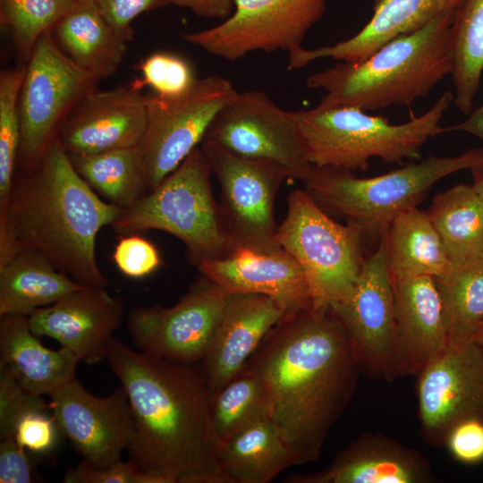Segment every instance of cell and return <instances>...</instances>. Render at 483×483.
Returning <instances> with one entry per match:
<instances>
[{"label": "cell", "instance_id": "49", "mask_svg": "<svg viewBox=\"0 0 483 483\" xmlns=\"http://www.w3.org/2000/svg\"><path fill=\"white\" fill-rule=\"evenodd\" d=\"M481 259L483 260V254H482V256H481Z\"/></svg>", "mask_w": 483, "mask_h": 483}, {"label": "cell", "instance_id": "33", "mask_svg": "<svg viewBox=\"0 0 483 483\" xmlns=\"http://www.w3.org/2000/svg\"><path fill=\"white\" fill-rule=\"evenodd\" d=\"M209 409L218 448L247 427L270 419V402L264 382L247 367L212 393Z\"/></svg>", "mask_w": 483, "mask_h": 483}, {"label": "cell", "instance_id": "32", "mask_svg": "<svg viewBox=\"0 0 483 483\" xmlns=\"http://www.w3.org/2000/svg\"><path fill=\"white\" fill-rule=\"evenodd\" d=\"M450 33L453 101L469 114L483 72V0H464L454 12Z\"/></svg>", "mask_w": 483, "mask_h": 483}, {"label": "cell", "instance_id": "14", "mask_svg": "<svg viewBox=\"0 0 483 483\" xmlns=\"http://www.w3.org/2000/svg\"><path fill=\"white\" fill-rule=\"evenodd\" d=\"M203 140L242 157L277 165L290 180L302 182L313 168L291 111L260 90L237 91L216 114Z\"/></svg>", "mask_w": 483, "mask_h": 483}, {"label": "cell", "instance_id": "25", "mask_svg": "<svg viewBox=\"0 0 483 483\" xmlns=\"http://www.w3.org/2000/svg\"><path fill=\"white\" fill-rule=\"evenodd\" d=\"M79 359L66 348L44 346L28 316L4 315L0 320V366L30 393L48 396L75 376Z\"/></svg>", "mask_w": 483, "mask_h": 483}, {"label": "cell", "instance_id": "11", "mask_svg": "<svg viewBox=\"0 0 483 483\" xmlns=\"http://www.w3.org/2000/svg\"><path fill=\"white\" fill-rule=\"evenodd\" d=\"M200 148L221 187L219 206L232 251L281 250L274 204L281 184L290 180L288 173L277 165L240 157L208 140H202Z\"/></svg>", "mask_w": 483, "mask_h": 483}, {"label": "cell", "instance_id": "19", "mask_svg": "<svg viewBox=\"0 0 483 483\" xmlns=\"http://www.w3.org/2000/svg\"><path fill=\"white\" fill-rule=\"evenodd\" d=\"M123 316L121 301L105 287L84 286L34 310L28 318L35 335L55 339L80 361L92 365L106 359Z\"/></svg>", "mask_w": 483, "mask_h": 483}, {"label": "cell", "instance_id": "20", "mask_svg": "<svg viewBox=\"0 0 483 483\" xmlns=\"http://www.w3.org/2000/svg\"><path fill=\"white\" fill-rule=\"evenodd\" d=\"M197 268L228 293H256L272 298L284 316L312 307L305 274L283 248L273 252L237 249Z\"/></svg>", "mask_w": 483, "mask_h": 483}, {"label": "cell", "instance_id": "15", "mask_svg": "<svg viewBox=\"0 0 483 483\" xmlns=\"http://www.w3.org/2000/svg\"><path fill=\"white\" fill-rule=\"evenodd\" d=\"M228 292L204 275L174 306L138 307L128 316L139 350L181 363L200 361L223 316Z\"/></svg>", "mask_w": 483, "mask_h": 483}, {"label": "cell", "instance_id": "5", "mask_svg": "<svg viewBox=\"0 0 483 483\" xmlns=\"http://www.w3.org/2000/svg\"><path fill=\"white\" fill-rule=\"evenodd\" d=\"M453 100V93L447 90L424 114L401 124L354 106L291 113L313 166L364 171L373 157L387 164L419 160L425 142L445 132L440 122Z\"/></svg>", "mask_w": 483, "mask_h": 483}, {"label": "cell", "instance_id": "17", "mask_svg": "<svg viewBox=\"0 0 483 483\" xmlns=\"http://www.w3.org/2000/svg\"><path fill=\"white\" fill-rule=\"evenodd\" d=\"M49 397V408L60 433L70 440L82 461L96 469L121 461L133 432L128 398L122 386L98 397L89 393L74 376Z\"/></svg>", "mask_w": 483, "mask_h": 483}, {"label": "cell", "instance_id": "27", "mask_svg": "<svg viewBox=\"0 0 483 483\" xmlns=\"http://www.w3.org/2000/svg\"><path fill=\"white\" fill-rule=\"evenodd\" d=\"M384 236L393 280L422 275L445 280L456 268L428 212L417 207L396 216Z\"/></svg>", "mask_w": 483, "mask_h": 483}, {"label": "cell", "instance_id": "12", "mask_svg": "<svg viewBox=\"0 0 483 483\" xmlns=\"http://www.w3.org/2000/svg\"><path fill=\"white\" fill-rule=\"evenodd\" d=\"M330 309L348 335L360 371L386 381L401 376L394 292L384 234L377 250L364 259L350 294Z\"/></svg>", "mask_w": 483, "mask_h": 483}, {"label": "cell", "instance_id": "39", "mask_svg": "<svg viewBox=\"0 0 483 483\" xmlns=\"http://www.w3.org/2000/svg\"><path fill=\"white\" fill-rule=\"evenodd\" d=\"M118 270L130 278H143L155 272L162 264L157 247L136 233L123 235L112 254Z\"/></svg>", "mask_w": 483, "mask_h": 483}, {"label": "cell", "instance_id": "28", "mask_svg": "<svg viewBox=\"0 0 483 483\" xmlns=\"http://www.w3.org/2000/svg\"><path fill=\"white\" fill-rule=\"evenodd\" d=\"M218 461L229 483H268L285 469L299 465L271 419L247 427L222 444Z\"/></svg>", "mask_w": 483, "mask_h": 483}, {"label": "cell", "instance_id": "34", "mask_svg": "<svg viewBox=\"0 0 483 483\" xmlns=\"http://www.w3.org/2000/svg\"><path fill=\"white\" fill-rule=\"evenodd\" d=\"M443 303L448 348L473 341L483 321V260L458 267L445 280H436Z\"/></svg>", "mask_w": 483, "mask_h": 483}, {"label": "cell", "instance_id": "4", "mask_svg": "<svg viewBox=\"0 0 483 483\" xmlns=\"http://www.w3.org/2000/svg\"><path fill=\"white\" fill-rule=\"evenodd\" d=\"M453 14L444 13L389 40L363 61L336 62L311 74L307 86L326 93L317 106H354L368 112L406 106L425 97L452 72Z\"/></svg>", "mask_w": 483, "mask_h": 483}, {"label": "cell", "instance_id": "35", "mask_svg": "<svg viewBox=\"0 0 483 483\" xmlns=\"http://www.w3.org/2000/svg\"><path fill=\"white\" fill-rule=\"evenodd\" d=\"M25 68L0 75V219L6 216L21 145L20 93Z\"/></svg>", "mask_w": 483, "mask_h": 483}, {"label": "cell", "instance_id": "38", "mask_svg": "<svg viewBox=\"0 0 483 483\" xmlns=\"http://www.w3.org/2000/svg\"><path fill=\"white\" fill-rule=\"evenodd\" d=\"M50 410L42 396L27 391L0 366V438L13 439L18 420L30 411Z\"/></svg>", "mask_w": 483, "mask_h": 483}, {"label": "cell", "instance_id": "46", "mask_svg": "<svg viewBox=\"0 0 483 483\" xmlns=\"http://www.w3.org/2000/svg\"><path fill=\"white\" fill-rule=\"evenodd\" d=\"M464 131L476 136L483 141V103L472 110L465 121L445 128V131Z\"/></svg>", "mask_w": 483, "mask_h": 483}, {"label": "cell", "instance_id": "50", "mask_svg": "<svg viewBox=\"0 0 483 483\" xmlns=\"http://www.w3.org/2000/svg\"><path fill=\"white\" fill-rule=\"evenodd\" d=\"M73 1H79V0H73Z\"/></svg>", "mask_w": 483, "mask_h": 483}, {"label": "cell", "instance_id": "3", "mask_svg": "<svg viewBox=\"0 0 483 483\" xmlns=\"http://www.w3.org/2000/svg\"><path fill=\"white\" fill-rule=\"evenodd\" d=\"M122 210L89 186L54 139L38 159L16 169L7 213L0 220V267L28 250L83 286L106 287L97 237Z\"/></svg>", "mask_w": 483, "mask_h": 483}, {"label": "cell", "instance_id": "31", "mask_svg": "<svg viewBox=\"0 0 483 483\" xmlns=\"http://www.w3.org/2000/svg\"><path fill=\"white\" fill-rule=\"evenodd\" d=\"M69 158L89 186L110 203L125 208L146 194L139 145Z\"/></svg>", "mask_w": 483, "mask_h": 483}, {"label": "cell", "instance_id": "23", "mask_svg": "<svg viewBox=\"0 0 483 483\" xmlns=\"http://www.w3.org/2000/svg\"><path fill=\"white\" fill-rule=\"evenodd\" d=\"M464 0H373L372 16L352 38L331 46L288 53L289 70L301 69L320 58L356 63L389 40L421 29L436 17L455 12Z\"/></svg>", "mask_w": 483, "mask_h": 483}, {"label": "cell", "instance_id": "13", "mask_svg": "<svg viewBox=\"0 0 483 483\" xmlns=\"http://www.w3.org/2000/svg\"><path fill=\"white\" fill-rule=\"evenodd\" d=\"M327 0H235L232 13L184 40L209 55L235 61L253 52H292L301 47L320 21Z\"/></svg>", "mask_w": 483, "mask_h": 483}, {"label": "cell", "instance_id": "8", "mask_svg": "<svg viewBox=\"0 0 483 483\" xmlns=\"http://www.w3.org/2000/svg\"><path fill=\"white\" fill-rule=\"evenodd\" d=\"M362 234L335 222L304 190L289 193L276 240L301 267L313 308H330L350 294L364 261Z\"/></svg>", "mask_w": 483, "mask_h": 483}, {"label": "cell", "instance_id": "6", "mask_svg": "<svg viewBox=\"0 0 483 483\" xmlns=\"http://www.w3.org/2000/svg\"><path fill=\"white\" fill-rule=\"evenodd\" d=\"M483 162V148L454 157L430 156L387 174L359 178L352 171L313 166L301 182L327 214L343 217L362 233L384 234L401 213L417 207L442 178Z\"/></svg>", "mask_w": 483, "mask_h": 483}, {"label": "cell", "instance_id": "47", "mask_svg": "<svg viewBox=\"0 0 483 483\" xmlns=\"http://www.w3.org/2000/svg\"><path fill=\"white\" fill-rule=\"evenodd\" d=\"M470 171L473 176L471 185L483 199V162L470 169Z\"/></svg>", "mask_w": 483, "mask_h": 483}, {"label": "cell", "instance_id": "9", "mask_svg": "<svg viewBox=\"0 0 483 483\" xmlns=\"http://www.w3.org/2000/svg\"><path fill=\"white\" fill-rule=\"evenodd\" d=\"M98 81L60 48L51 30L36 43L25 67L19 111L21 145L17 166L38 159L72 109Z\"/></svg>", "mask_w": 483, "mask_h": 483}, {"label": "cell", "instance_id": "7", "mask_svg": "<svg viewBox=\"0 0 483 483\" xmlns=\"http://www.w3.org/2000/svg\"><path fill=\"white\" fill-rule=\"evenodd\" d=\"M211 173L198 146L157 187L123 208L112 228L123 235L165 232L185 245L187 258L196 267L227 256L232 249L213 195Z\"/></svg>", "mask_w": 483, "mask_h": 483}, {"label": "cell", "instance_id": "1", "mask_svg": "<svg viewBox=\"0 0 483 483\" xmlns=\"http://www.w3.org/2000/svg\"><path fill=\"white\" fill-rule=\"evenodd\" d=\"M243 367L257 372L299 465L317 460L348 406L360 371L352 345L330 308L285 315Z\"/></svg>", "mask_w": 483, "mask_h": 483}, {"label": "cell", "instance_id": "16", "mask_svg": "<svg viewBox=\"0 0 483 483\" xmlns=\"http://www.w3.org/2000/svg\"><path fill=\"white\" fill-rule=\"evenodd\" d=\"M418 416L422 438L445 445L459 422L483 420V350L474 341L447 349L417 376Z\"/></svg>", "mask_w": 483, "mask_h": 483}, {"label": "cell", "instance_id": "30", "mask_svg": "<svg viewBox=\"0 0 483 483\" xmlns=\"http://www.w3.org/2000/svg\"><path fill=\"white\" fill-rule=\"evenodd\" d=\"M428 214L455 267L481 258L483 199L472 185L461 183L436 194Z\"/></svg>", "mask_w": 483, "mask_h": 483}, {"label": "cell", "instance_id": "24", "mask_svg": "<svg viewBox=\"0 0 483 483\" xmlns=\"http://www.w3.org/2000/svg\"><path fill=\"white\" fill-rule=\"evenodd\" d=\"M401 376H418L448 348L440 292L428 275L393 280Z\"/></svg>", "mask_w": 483, "mask_h": 483}, {"label": "cell", "instance_id": "48", "mask_svg": "<svg viewBox=\"0 0 483 483\" xmlns=\"http://www.w3.org/2000/svg\"><path fill=\"white\" fill-rule=\"evenodd\" d=\"M473 341L483 350V321L479 326V328L473 336Z\"/></svg>", "mask_w": 483, "mask_h": 483}, {"label": "cell", "instance_id": "42", "mask_svg": "<svg viewBox=\"0 0 483 483\" xmlns=\"http://www.w3.org/2000/svg\"><path fill=\"white\" fill-rule=\"evenodd\" d=\"M445 445L461 463L474 465L483 462V420L476 418L456 424L447 435Z\"/></svg>", "mask_w": 483, "mask_h": 483}, {"label": "cell", "instance_id": "43", "mask_svg": "<svg viewBox=\"0 0 483 483\" xmlns=\"http://www.w3.org/2000/svg\"><path fill=\"white\" fill-rule=\"evenodd\" d=\"M106 21L128 41L132 21L140 14L171 4V0H94Z\"/></svg>", "mask_w": 483, "mask_h": 483}, {"label": "cell", "instance_id": "21", "mask_svg": "<svg viewBox=\"0 0 483 483\" xmlns=\"http://www.w3.org/2000/svg\"><path fill=\"white\" fill-rule=\"evenodd\" d=\"M435 476L428 461L414 449L380 433L352 441L319 471L292 474L289 483H428Z\"/></svg>", "mask_w": 483, "mask_h": 483}, {"label": "cell", "instance_id": "37", "mask_svg": "<svg viewBox=\"0 0 483 483\" xmlns=\"http://www.w3.org/2000/svg\"><path fill=\"white\" fill-rule=\"evenodd\" d=\"M141 79L133 82L137 89L149 87L153 93L165 98H174L188 92L196 83L191 64L179 55L155 52L140 65Z\"/></svg>", "mask_w": 483, "mask_h": 483}, {"label": "cell", "instance_id": "18", "mask_svg": "<svg viewBox=\"0 0 483 483\" xmlns=\"http://www.w3.org/2000/svg\"><path fill=\"white\" fill-rule=\"evenodd\" d=\"M148 123L147 96L132 84L92 90L61 123L55 140L68 156L138 146Z\"/></svg>", "mask_w": 483, "mask_h": 483}, {"label": "cell", "instance_id": "22", "mask_svg": "<svg viewBox=\"0 0 483 483\" xmlns=\"http://www.w3.org/2000/svg\"><path fill=\"white\" fill-rule=\"evenodd\" d=\"M283 317L284 311L270 297L228 293L218 326L199 361V369L212 393L243 368Z\"/></svg>", "mask_w": 483, "mask_h": 483}, {"label": "cell", "instance_id": "29", "mask_svg": "<svg viewBox=\"0 0 483 483\" xmlns=\"http://www.w3.org/2000/svg\"><path fill=\"white\" fill-rule=\"evenodd\" d=\"M82 287L39 254L21 250L0 267V316H29Z\"/></svg>", "mask_w": 483, "mask_h": 483}, {"label": "cell", "instance_id": "45", "mask_svg": "<svg viewBox=\"0 0 483 483\" xmlns=\"http://www.w3.org/2000/svg\"><path fill=\"white\" fill-rule=\"evenodd\" d=\"M235 0H171V4L191 10L208 19H226L233 12Z\"/></svg>", "mask_w": 483, "mask_h": 483}, {"label": "cell", "instance_id": "44", "mask_svg": "<svg viewBox=\"0 0 483 483\" xmlns=\"http://www.w3.org/2000/svg\"><path fill=\"white\" fill-rule=\"evenodd\" d=\"M25 450L14 439L0 443V483L34 481L32 466Z\"/></svg>", "mask_w": 483, "mask_h": 483}, {"label": "cell", "instance_id": "10", "mask_svg": "<svg viewBox=\"0 0 483 483\" xmlns=\"http://www.w3.org/2000/svg\"><path fill=\"white\" fill-rule=\"evenodd\" d=\"M236 92L225 77L209 75L177 97L146 95L148 123L139 144L146 193L202 142L216 114Z\"/></svg>", "mask_w": 483, "mask_h": 483}, {"label": "cell", "instance_id": "36", "mask_svg": "<svg viewBox=\"0 0 483 483\" xmlns=\"http://www.w3.org/2000/svg\"><path fill=\"white\" fill-rule=\"evenodd\" d=\"M73 0H0V23L29 60L38 38L51 30Z\"/></svg>", "mask_w": 483, "mask_h": 483}, {"label": "cell", "instance_id": "40", "mask_svg": "<svg viewBox=\"0 0 483 483\" xmlns=\"http://www.w3.org/2000/svg\"><path fill=\"white\" fill-rule=\"evenodd\" d=\"M49 410H32L18 420L13 439L25 450L38 453L52 451L60 433L58 425Z\"/></svg>", "mask_w": 483, "mask_h": 483}, {"label": "cell", "instance_id": "41", "mask_svg": "<svg viewBox=\"0 0 483 483\" xmlns=\"http://www.w3.org/2000/svg\"><path fill=\"white\" fill-rule=\"evenodd\" d=\"M66 483H165L158 476L140 470L131 461L122 460L107 468L96 469L84 461L64 477Z\"/></svg>", "mask_w": 483, "mask_h": 483}, {"label": "cell", "instance_id": "2", "mask_svg": "<svg viewBox=\"0 0 483 483\" xmlns=\"http://www.w3.org/2000/svg\"><path fill=\"white\" fill-rule=\"evenodd\" d=\"M130 405V461L165 483H229L218 461L209 388L199 368L133 351L114 337L106 359Z\"/></svg>", "mask_w": 483, "mask_h": 483}, {"label": "cell", "instance_id": "26", "mask_svg": "<svg viewBox=\"0 0 483 483\" xmlns=\"http://www.w3.org/2000/svg\"><path fill=\"white\" fill-rule=\"evenodd\" d=\"M51 31L66 55L98 80L117 71L129 42L106 21L94 0L74 1Z\"/></svg>", "mask_w": 483, "mask_h": 483}]
</instances>
